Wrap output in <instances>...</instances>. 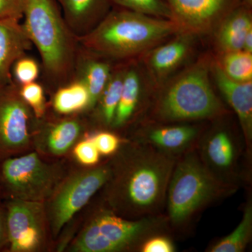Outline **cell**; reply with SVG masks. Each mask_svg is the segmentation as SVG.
I'll use <instances>...</instances> for the list:
<instances>
[{"label": "cell", "mask_w": 252, "mask_h": 252, "mask_svg": "<svg viewBox=\"0 0 252 252\" xmlns=\"http://www.w3.org/2000/svg\"><path fill=\"white\" fill-rule=\"evenodd\" d=\"M107 182V201L130 220L157 216L166 201L167 187L177 158L148 144L124 148Z\"/></svg>", "instance_id": "1"}, {"label": "cell", "mask_w": 252, "mask_h": 252, "mask_svg": "<svg viewBox=\"0 0 252 252\" xmlns=\"http://www.w3.org/2000/svg\"><path fill=\"white\" fill-rule=\"evenodd\" d=\"M179 32L180 28L172 20L119 7L109 11L81 41L102 56L126 59L143 56Z\"/></svg>", "instance_id": "2"}, {"label": "cell", "mask_w": 252, "mask_h": 252, "mask_svg": "<svg viewBox=\"0 0 252 252\" xmlns=\"http://www.w3.org/2000/svg\"><path fill=\"white\" fill-rule=\"evenodd\" d=\"M214 57L207 54L157 89L152 116L170 123L215 119L226 114L211 83Z\"/></svg>", "instance_id": "3"}, {"label": "cell", "mask_w": 252, "mask_h": 252, "mask_svg": "<svg viewBox=\"0 0 252 252\" xmlns=\"http://www.w3.org/2000/svg\"><path fill=\"white\" fill-rule=\"evenodd\" d=\"M234 188L216 178L196 151L189 150L176 160L170 177L166 195L167 221L176 228L187 225L207 205L233 193Z\"/></svg>", "instance_id": "4"}, {"label": "cell", "mask_w": 252, "mask_h": 252, "mask_svg": "<svg viewBox=\"0 0 252 252\" xmlns=\"http://www.w3.org/2000/svg\"><path fill=\"white\" fill-rule=\"evenodd\" d=\"M23 17V27L46 70L54 77L65 74L72 61V44L54 0H26Z\"/></svg>", "instance_id": "5"}, {"label": "cell", "mask_w": 252, "mask_h": 252, "mask_svg": "<svg viewBox=\"0 0 252 252\" xmlns=\"http://www.w3.org/2000/svg\"><path fill=\"white\" fill-rule=\"evenodd\" d=\"M167 220L157 216L125 219L113 212L102 211L93 217L72 245L75 252H117L141 246L158 234Z\"/></svg>", "instance_id": "6"}, {"label": "cell", "mask_w": 252, "mask_h": 252, "mask_svg": "<svg viewBox=\"0 0 252 252\" xmlns=\"http://www.w3.org/2000/svg\"><path fill=\"white\" fill-rule=\"evenodd\" d=\"M1 175L14 198L43 203L51 198L62 180V171L57 165L43 161L35 152L6 159Z\"/></svg>", "instance_id": "7"}, {"label": "cell", "mask_w": 252, "mask_h": 252, "mask_svg": "<svg viewBox=\"0 0 252 252\" xmlns=\"http://www.w3.org/2000/svg\"><path fill=\"white\" fill-rule=\"evenodd\" d=\"M111 171V165L94 167L78 172L60 184L50 198L48 212L53 234L59 235L74 215L105 186Z\"/></svg>", "instance_id": "8"}, {"label": "cell", "mask_w": 252, "mask_h": 252, "mask_svg": "<svg viewBox=\"0 0 252 252\" xmlns=\"http://www.w3.org/2000/svg\"><path fill=\"white\" fill-rule=\"evenodd\" d=\"M46 212L43 202L15 198L8 203L6 236L12 252L37 251L45 240Z\"/></svg>", "instance_id": "9"}, {"label": "cell", "mask_w": 252, "mask_h": 252, "mask_svg": "<svg viewBox=\"0 0 252 252\" xmlns=\"http://www.w3.org/2000/svg\"><path fill=\"white\" fill-rule=\"evenodd\" d=\"M244 0H165L171 20L181 32L213 34L222 21Z\"/></svg>", "instance_id": "10"}, {"label": "cell", "mask_w": 252, "mask_h": 252, "mask_svg": "<svg viewBox=\"0 0 252 252\" xmlns=\"http://www.w3.org/2000/svg\"><path fill=\"white\" fill-rule=\"evenodd\" d=\"M200 137L198 153L204 165L222 183L235 187L241 154L238 138L223 126L212 127Z\"/></svg>", "instance_id": "11"}, {"label": "cell", "mask_w": 252, "mask_h": 252, "mask_svg": "<svg viewBox=\"0 0 252 252\" xmlns=\"http://www.w3.org/2000/svg\"><path fill=\"white\" fill-rule=\"evenodd\" d=\"M30 113L13 83L0 88V153H16L28 147Z\"/></svg>", "instance_id": "12"}, {"label": "cell", "mask_w": 252, "mask_h": 252, "mask_svg": "<svg viewBox=\"0 0 252 252\" xmlns=\"http://www.w3.org/2000/svg\"><path fill=\"white\" fill-rule=\"evenodd\" d=\"M195 36L179 32L142 56L154 84L159 87L188 59Z\"/></svg>", "instance_id": "13"}, {"label": "cell", "mask_w": 252, "mask_h": 252, "mask_svg": "<svg viewBox=\"0 0 252 252\" xmlns=\"http://www.w3.org/2000/svg\"><path fill=\"white\" fill-rule=\"evenodd\" d=\"M211 76L220 94L238 116L247 149L252 141V81H236L227 77L214 58Z\"/></svg>", "instance_id": "14"}, {"label": "cell", "mask_w": 252, "mask_h": 252, "mask_svg": "<svg viewBox=\"0 0 252 252\" xmlns=\"http://www.w3.org/2000/svg\"><path fill=\"white\" fill-rule=\"evenodd\" d=\"M200 136V129L196 126H153L140 132L138 142L177 158L190 150Z\"/></svg>", "instance_id": "15"}, {"label": "cell", "mask_w": 252, "mask_h": 252, "mask_svg": "<svg viewBox=\"0 0 252 252\" xmlns=\"http://www.w3.org/2000/svg\"><path fill=\"white\" fill-rule=\"evenodd\" d=\"M20 21L0 19V88L12 82V68L31 49V41Z\"/></svg>", "instance_id": "16"}, {"label": "cell", "mask_w": 252, "mask_h": 252, "mask_svg": "<svg viewBox=\"0 0 252 252\" xmlns=\"http://www.w3.org/2000/svg\"><path fill=\"white\" fill-rule=\"evenodd\" d=\"M252 0H244L213 33L218 55L242 51L244 39L252 28Z\"/></svg>", "instance_id": "17"}, {"label": "cell", "mask_w": 252, "mask_h": 252, "mask_svg": "<svg viewBox=\"0 0 252 252\" xmlns=\"http://www.w3.org/2000/svg\"><path fill=\"white\" fill-rule=\"evenodd\" d=\"M64 21L79 33L91 31L110 11L112 0H58Z\"/></svg>", "instance_id": "18"}, {"label": "cell", "mask_w": 252, "mask_h": 252, "mask_svg": "<svg viewBox=\"0 0 252 252\" xmlns=\"http://www.w3.org/2000/svg\"><path fill=\"white\" fill-rule=\"evenodd\" d=\"M142 89V79L137 69L130 68L126 70L120 100L112 123L114 127H122L130 120L140 103Z\"/></svg>", "instance_id": "19"}, {"label": "cell", "mask_w": 252, "mask_h": 252, "mask_svg": "<svg viewBox=\"0 0 252 252\" xmlns=\"http://www.w3.org/2000/svg\"><path fill=\"white\" fill-rule=\"evenodd\" d=\"M252 235V204L249 201L244 209L242 220L229 235L212 245L210 252H242L247 248Z\"/></svg>", "instance_id": "20"}, {"label": "cell", "mask_w": 252, "mask_h": 252, "mask_svg": "<svg viewBox=\"0 0 252 252\" xmlns=\"http://www.w3.org/2000/svg\"><path fill=\"white\" fill-rule=\"evenodd\" d=\"M81 133V125L74 120H66L50 127L44 138L46 150L54 155H62L72 147Z\"/></svg>", "instance_id": "21"}, {"label": "cell", "mask_w": 252, "mask_h": 252, "mask_svg": "<svg viewBox=\"0 0 252 252\" xmlns=\"http://www.w3.org/2000/svg\"><path fill=\"white\" fill-rule=\"evenodd\" d=\"M90 97L85 84L81 81L61 88L55 94L54 107L56 112L69 114L89 107Z\"/></svg>", "instance_id": "22"}, {"label": "cell", "mask_w": 252, "mask_h": 252, "mask_svg": "<svg viewBox=\"0 0 252 252\" xmlns=\"http://www.w3.org/2000/svg\"><path fill=\"white\" fill-rule=\"evenodd\" d=\"M111 69L109 64L102 61H88L82 71L81 81L85 84L89 91L90 102L89 107H94L99 100L102 93L111 77Z\"/></svg>", "instance_id": "23"}, {"label": "cell", "mask_w": 252, "mask_h": 252, "mask_svg": "<svg viewBox=\"0 0 252 252\" xmlns=\"http://www.w3.org/2000/svg\"><path fill=\"white\" fill-rule=\"evenodd\" d=\"M215 59L225 75L232 80L252 81V54L242 50L217 55Z\"/></svg>", "instance_id": "24"}, {"label": "cell", "mask_w": 252, "mask_h": 252, "mask_svg": "<svg viewBox=\"0 0 252 252\" xmlns=\"http://www.w3.org/2000/svg\"><path fill=\"white\" fill-rule=\"evenodd\" d=\"M124 73L125 72L121 71L116 74H111L108 83L99 98L101 100L102 117L104 122L108 125H112L119 105L122 94Z\"/></svg>", "instance_id": "25"}, {"label": "cell", "mask_w": 252, "mask_h": 252, "mask_svg": "<svg viewBox=\"0 0 252 252\" xmlns=\"http://www.w3.org/2000/svg\"><path fill=\"white\" fill-rule=\"evenodd\" d=\"M112 2L118 7L171 20V12L165 0H112Z\"/></svg>", "instance_id": "26"}, {"label": "cell", "mask_w": 252, "mask_h": 252, "mask_svg": "<svg viewBox=\"0 0 252 252\" xmlns=\"http://www.w3.org/2000/svg\"><path fill=\"white\" fill-rule=\"evenodd\" d=\"M23 100L32 109L36 117L41 118L45 112L44 90L39 84L34 82L25 84L19 91Z\"/></svg>", "instance_id": "27"}, {"label": "cell", "mask_w": 252, "mask_h": 252, "mask_svg": "<svg viewBox=\"0 0 252 252\" xmlns=\"http://www.w3.org/2000/svg\"><path fill=\"white\" fill-rule=\"evenodd\" d=\"M12 69L16 80L23 85L34 82L39 76L37 63L34 60L24 56L16 61Z\"/></svg>", "instance_id": "28"}, {"label": "cell", "mask_w": 252, "mask_h": 252, "mask_svg": "<svg viewBox=\"0 0 252 252\" xmlns=\"http://www.w3.org/2000/svg\"><path fill=\"white\" fill-rule=\"evenodd\" d=\"M74 154L78 161L86 166H94L98 163L100 157V154L91 138L77 144Z\"/></svg>", "instance_id": "29"}, {"label": "cell", "mask_w": 252, "mask_h": 252, "mask_svg": "<svg viewBox=\"0 0 252 252\" xmlns=\"http://www.w3.org/2000/svg\"><path fill=\"white\" fill-rule=\"evenodd\" d=\"M140 250L142 252H173L176 251L175 245L165 235L155 234L144 240Z\"/></svg>", "instance_id": "30"}, {"label": "cell", "mask_w": 252, "mask_h": 252, "mask_svg": "<svg viewBox=\"0 0 252 252\" xmlns=\"http://www.w3.org/2000/svg\"><path fill=\"white\" fill-rule=\"evenodd\" d=\"M94 145L99 154L109 156L117 152L120 146V140L117 135L108 132H101L92 137Z\"/></svg>", "instance_id": "31"}, {"label": "cell", "mask_w": 252, "mask_h": 252, "mask_svg": "<svg viewBox=\"0 0 252 252\" xmlns=\"http://www.w3.org/2000/svg\"><path fill=\"white\" fill-rule=\"evenodd\" d=\"M26 0H0V19L20 21L23 18Z\"/></svg>", "instance_id": "32"}, {"label": "cell", "mask_w": 252, "mask_h": 252, "mask_svg": "<svg viewBox=\"0 0 252 252\" xmlns=\"http://www.w3.org/2000/svg\"><path fill=\"white\" fill-rule=\"evenodd\" d=\"M7 242L6 236V215L0 208V249Z\"/></svg>", "instance_id": "33"}, {"label": "cell", "mask_w": 252, "mask_h": 252, "mask_svg": "<svg viewBox=\"0 0 252 252\" xmlns=\"http://www.w3.org/2000/svg\"><path fill=\"white\" fill-rule=\"evenodd\" d=\"M243 50L246 52L252 54V28L245 35Z\"/></svg>", "instance_id": "34"}]
</instances>
